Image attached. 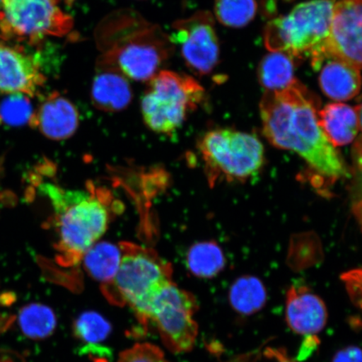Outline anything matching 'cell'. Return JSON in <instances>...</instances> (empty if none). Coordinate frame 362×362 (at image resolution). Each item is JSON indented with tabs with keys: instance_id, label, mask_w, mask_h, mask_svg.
Returning <instances> with one entry per match:
<instances>
[{
	"instance_id": "33",
	"label": "cell",
	"mask_w": 362,
	"mask_h": 362,
	"mask_svg": "<svg viewBox=\"0 0 362 362\" xmlns=\"http://www.w3.org/2000/svg\"><path fill=\"white\" fill-rule=\"evenodd\" d=\"M13 202V194H8L7 192H4L0 189V210H1L4 206H8V204Z\"/></svg>"
},
{
	"instance_id": "30",
	"label": "cell",
	"mask_w": 362,
	"mask_h": 362,
	"mask_svg": "<svg viewBox=\"0 0 362 362\" xmlns=\"http://www.w3.org/2000/svg\"><path fill=\"white\" fill-rule=\"evenodd\" d=\"M353 158L362 181V136L357 140L353 148Z\"/></svg>"
},
{
	"instance_id": "20",
	"label": "cell",
	"mask_w": 362,
	"mask_h": 362,
	"mask_svg": "<svg viewBox=\"0 0 362 362\" xmlns=\"http://www.w3.org/2000/svg\"><path fill=\"white\" fill-rule=\"evenodd\" d=\"M229 301L235 311L251 315L264 308L267 291L261 280L252 276H244L235 281L230 288Z\"/></svg>"
},
{
	"instance_id": "25",
	"label": "cell",
	"mask_w": 362,
	"mask_h": 362,
	"mask_svg": "<svg viewBox=\"0 0 362 362\" xmlns=\"http://www.w3.org/2000/svg\"><path fill=\"white\" fill-rule=\"evenodd\" d=\"M34 113L33 104L25 94L13 93L0 102V124L19 127L30 122Z\"/></svg>"
},
{
	"instance_id": "36",
	"label": "cell",
	"mask_w": 362,
	"mask_h": 362,
	"mask_svg": "<svg viewBox=\"0 0 362 362\" xmlns=\"http://www.w3.org/2000/svg\"><path fill=\"white\" fill-rule=\"evenodd\" d=\"M3 0H0V8L2 6Z\"/></svg>"
},
{
	"instance_id": "11",
	"label": "cell",
	"mask_w": 362,
	"mask_h": 362,
	"mask_svg": "<svg viewBox=\"0 0 362 362\" xmlns=\"http://www.w3.org/2000/svg\"><path fill=\"white\" fill-rule=\"evenodd\" d=\"M325 47L332 56L362 69V0L334 4Z\"/></svg>"
},
{
	"instance_id": "17",
	"label": "cell",
	"mask_w": 362,
	"mask_h": 362,
	"mask_svg": "<svg viewBox=\"0 0 362 362\" xmlns=\"http://www.w3.org/2000/svg\"><path fill=\"white\" fill-rule=\"evenodd\" d=\"M319 123L334 147L346 146L359 132L355 108L344 103H330L319 111Z\"/></svg>"
},
{
	"instance_id": "12",
	"label": "cell",
	"mask_w": 362,
	"mask_h": 362,
	"mask_svg": "<svg viewBox=\"0 0 362 362\" xmlns=\"http://www.w3.org/2000/svg\"><path fill=\"white\" fill-rule=\"evenodd\" d=\"M45 80L37 58L21 47L0 42V93L34 97Z\"/></svg>"
},
{
	"instance_id": "34",
	"label": "cell",
	"mask_w": 362,
	"mask_h": 362,
	"mask_svg": "<svg viewBox=\"0 0 362 362\" xmlns=\"http://www.w3.org/2000/svg\"><path fill=\"white\" fill-rule=\"evenodd\" d=\"M355 110L356 112L357 117H358L359 129L362 133V103L360 104V105L357 106Z\"/></svg>"
},
{
	"instance_id": "14",
	"label": "cell",
	"mask_w": 362,
	"mask_h": 362,
	"mask_svg": "<svg viewBox=\"0 0 362 362\" xmlns=\"http://www.w3.org/2000/svg\"><path fill=\"white\" fill-rule=\"evenodd\" d=\"M285 315L289 328L305 337L320 332L328 319L324 301L309 288L296 285L288 289Z\"/></svg>"
},
{
	"instance_id": "9",
	"label": "cell",
	"mask_w": 362,
	"mask_h": 362,
	"mask_svg": "<svg viewBox=\"0 0 362 362\" xmlns=\"http://www.w3.org/2000/svg\"><path fill=\"white\" fill-rule=\"evenodd\" d=\"M197 308L193 294L171 282L153 298L146 325L155 324L163 343L170 351L187 352L194 347L198 336V325L193 319Z\"/></svg>"
},
{
	"instance_id": "32",
	"label": "cell",
	"mask_w": 362,
	"mask_h": 362,
	"mask_svg": "<svg viewBox=\"0 0 362 362\" xmlns=\"http://www.w3.org/2000/svg\"><path fill=\"white\" fill-rule=\"evenodd\" d=\"M353 212L362 229V196L353 205Z\"/></svg>"
},
{
	"instance_id": "22",
	"label": "cell",
	"mask_w": 362,
	"mask_h": 362,
	"mask_svg": "<svg viewBox=\"0 0 362 362\" xmlns=\"http://www.w3.org/2000/svg\"><path fill=\"white\" fill-rule=\"evenodd\" d=\"M19 324L25 337L42 339L52 336L55 332L57 317L51 308L35 303L22 308L19 314Z\"/></svg>"
},
{
	"instance_id": "5",
	"label": "cell",
	"mask_w": 362,
	"mask_h": 362,
	"mask_svg": "<svg viewBox=\"0 0 362 362\" xmlns=\"http://www.w3.org/2000/svg\"><path fill=\"white\" fill-rule=\"evenodd\" d=\"M204 89L192 76L162 70L148 81L141 102L144 123L153 132H176L202 101Z\"/></svg>"
},
{
	"instance_id": "3",
	"label": "cell",
	"mask_w": 362,
	"mask_h": 362,
	"mask_svg": "<svg viewBox=\"0 0 362 362\" xmlns=\"http://www.w3.org/2000/svg\"><path fill=\"white\" fill-rule=\"evenodd\" d=\"M98 34L103 52L97 64L115 67L134 81L148 83L174 51L170 36L160 26L134 12H120L108 18Z\"/></svg>"
},
{
	"instance_id": "37",
	"label": "cell",
	"mask_w": 362,
	"mask_h": 362,
	"mask_svg": "<svg viewBox=\"0 0 362 362\" xmlns=\"http://www.w3.org/2000/svg\"><path fill=\"white\" fill-rule=\"evenodd\" d=\"M165 362H169V361H166Z\"/></svg>"
},
{
	"instance_id": "18",
	"label": "cell",
	"mask_w": 362,
	"mask_h": 362,
	"mask_svg": "<svg viewBox=\"0 0 362 362\" xmlns=\"http://www.w3.org/2000/svg\"><path fill=\"white\" fill-rule=\"evenodd\" d=\"M300 61L286 52H270L262 59L257 68V78L266 90H281L293 83L296 62Z\"/></svg>"
},
{
	"instance_id": "35",
	"label": "cell",
	"mask_w": 362,
	"mask_h": 362,
	"mask_svg": "<svg viewBox=\"0 0 362 362\" xmlns=\"http://www.w3.org/2000/svg\"><path fill=\"white\" fill-rule=\"evenodd\" d=\"M64 1L66 4H69V6H71V4L74 3L75 0H64Z\"/></svg>"
},
{
	"instance_id": "7",
	"label": "cell",
	"mask_w": 362,
	"mask_h": 362,
	"mask_svg": "<svg viewBox=\"0 0 362 362\" xmlns=\"http://www.w3.org/2000/svg\"><path fill=\"white\" fill-rule=\"evenodd\" d=\"M334 6V0H311L270 21L264 30L267 48L286 52L298 60L310 57L329 37Z\"/></svg>"
},
{
	"instance_id": "26",
	"label": "cell",
	"mask_w": 362,
	"mask_h": 362,
	"mask_svg": "<svg viewBox=\"0 0 362 362\" xmlns=\"http://www.w3.org/2000/svg\"><path fill=\"white\" fill-rule=\"evenodd\" d=\"M164 353L149 343L137 344L121 353L117 362H165Z\"/></svg>"
},
{
	"instance_id": "2",
	"label": "cell",
	"mask_w": 362,
	"mask_h": 362,
	"mask_svg": "<svg viewBox=\"0 0 362 362\" xmlns=\"http://www.w3.org/2000/svg\"><path fill=\"white\" fill-rule=\"evenodd\" d=\"M42 191L54 209L59 262L78 264L107 232L116 211L115 198L108 189L92 183L86 191H66L52 184L42 185Z\"/></svg>"
},
{
	"instance_id": "31",
	"label": "cell",
	"mask_w": 362,
	"mask_h": 362,
	"mask_svg": "<svg viewBox=\"0 0 362 362\" xmlns=\"http://www.w3.org/2000/svg\"><path fill=\"white\" fill-rule=\"evenodd\" d=\"M265 355L267 356L270 357V358H273L278 362H296L293 361L291 358L287 355V353L284 350L280 349H269L265 351Z\"/></svg>"
},
{
	"instance_id": "28",
	"label": "cell",
	"mask_w": 362,
	"mask_h": 362,
	"mask_svg": "<svg viewBox=\"0 0 362 362\" xmlns=\"http://www.w3.org/2000/svg\"><path fill=\"white\" fill-rule=\"evenodd\" d=\"M332 362H362V350L350 346L337 353Z\"/></svg>"
},
{
	"instance_id": "4",
	"label": "cell",
	"mask_w": 362,
	"mask_h": 362,
	"mask_svg": "<svg viewBox=\"0 0 362 362\" xmlns=\"http://www.w3.org/2000/svg\"><path fill=\"white\" fill-rule=\"evenodd\" d=\"M119 246L122 252L119 270L111 282L102 284V293L112 305H129L140 323L146 325L149 305L172 282L173 269L152 248L130 242H121Z\"/></svg>"
},
{
	"instance_id": "15",
	"label": "cell",
	"mask_w": 362,
	"mask_h": 362,
	"mask_svg": "<svg viewBox=\"0 0 362 362\" xmlns=\"http://www.w3.org/2000/svg\"><path fill=\"white\" fill-rule=\"evenodd\" d=\"M79 120V112L74 104L54 92L40 103L29 123L45 137L61 141L75 134Z\"/></svg>"
},
{
	"instance_id": "27",
	"label": "cell",
	"mask_w": 362,
	"mask_h": 362,
	"mask_svg": "<svg viewBox=\"0 0 362 362\" xmlns=\"http://www.w3.org/2000/svg\"><path fill=\"white\" fill-rule=\"evenodd\" d=\"M342 279L352 301L362 310V269L347 272L342 275Z\"/></svg>"
},
{
	"instance_id": "23",
	"label": "cell",
	"mask_w": 362,
	"mask_h": 362,
	"mask_svg": "<svg viewBox=\"0 0 362 362\" xmlns=\"http://www.w3.org/2000/svg\"><path fill=\"white\" fill-rule=\"evenodd\" d=\"M256 0H215V16L221 24L242 28L250 23L257 13Z\"/></svg>"
},
{
	"instance_id": "19",
	"label": "cell",
	"mask_w": 362,
	"mask_h": 362,
	"mask_svg": "<svg viewBox=\"0 0 362 362\" xmlns=\"http://www.w3.org/2000/svg\"><path fill=\"white\" fill-rule=\"evenodd\" d=\"M122 252L119 245L111 243H95L86 252L83 265L90 278L105 284L112 281L119 270Z\"/></svg>"
},
{
	"instance_id": "1",
	"label": "cell",
	"mask_w": 362,
	"mask_h": 362,
	"mask_svg": "<svg viewBox=\"0 0 362 362\" xmlns=\"http://www.w3.org/2000/svg\"><path fill=\"white\" fill-rule=\"evenodd\" d=\"M320 102L296 79L281 90H266L260 103L262 132L274 146L298 153L330 180L348 175L345 163L319 123Z\"/></svg>"
},
{
	"instance_id": "21",
	"label": "cell",
	"mask_w": 362,
	"mask_h": 362,
	"mask_svg": "<svg viewBox=\"0 0 362 362\" xmlns=\"http://www.w3.org/2000/svg\"><path fill=\"white\" fill-rule=\"evenodd\" d=\"M225 264L223 250L214 242L197 243L187 252V268L199 278L215 277L224 269Z\"/></svg>"
},
{
	"instance_id": "16",
	"label": "cell",
	"mask_w": 362,
	"mask_h": 362,
	"mask_svg": "<svg viewBox=\"0 0 362 362\" xmlns=\"http://www.w3.org/2000/svg\"><path fill=\"white\" fill-rule=\"evenodd\" d=\"M90 98L95 107L108 112L124 110L132 101L128 78L115 67L97 64Z\"/></svg>"
},
{
	"instance_id": "6",
	"label": "cell",
	"mask_w": 362,
	"mask_h": 362,
	"mask_svg": "<svg viewBox=\"0 0 362 362\" xmlns=\"http://www.w3.org/2000/svg\"><path fill=\"white\" fill-rule=\"evenodd\" d=\"M208 180H245L259 173L264 148L256 135L229 129L208 131L198 142Z\"/></svg>"
},
{
	"instance_id": "29",
	"label": "cell",
	"mask_w": 362,
	"mask_h": 362,
	"mask_svg": "<svg viewBox=\"0 0 362 362\" xmlns=\"http://www.w3.org/2000/svg\"><path fill=\"white\" fill-rule=\"evenodd\" d=\"M319 343L318 339L315 336L305 337L304 343H303L298 359L304 360L309 356L312 352L315 350L317 344Z\"/></svg>"
},
{
	"instance_id": "24",
	"label": "cell",
	"mask_w": 362,
	"mask_h": 362,
	"mask_svg": "<svg viewBox=\"0 0 362 362\" xmlns=\"http://www.w3.org/2000/svg\"><path fill=\"white\" fill-rule=\"evenodd\" d=\"M111 332V324L94 311L84 312L76 318L74 325V336L89 345L105 341Z\"/></svg>"
},
{
	"instance_id": "13",
	"label": "cell",
	"mask_w": 362,
	"mask_h": 362,
	"mask_svg": "<svg viewBox=\"0 0 362 362\" xmlns=\"http://www.w3.org/2000/svg\"><path fill=\"white\" fill-rule=\"evenodd\" d=\"M312 66L320 71L321 90L334 101H347L361 93L362 78L358 68L332 56L323 44L311 53Z\"/></svg>"
},
{
	"instance_id": "10",
	"label": "cell",
	"mask_w": 362,
	"mask_h": 362,
	"mask_svg": "<svg viewBox=\"0 0 362 362\" xmlns=\"http://www.w3.org/2000/svg\"><path fill=\"white\" fill-rule=\"evenodd\" d=\"M170 36L178 45L185 65L194 74H210L220 57V44L214 16L199 11L187 19L175 21Z\"/></svg>"
},
{
	"instance_id": "8",
	"label": "cell",
	"mask_w": 362,
	"mask_h": 362,
	"mask_svg": "<svg viewBox=\"0 0 362 362\" xmlns=\"http://www.w3.org/2000/svg\"><path fill=\"white\" fill-rule=\"evenodd\" d=\"M61 0H3L0 37L36 45L47 37H62L74 19L59 7Z\"/></svg>"
}]
</instances>
